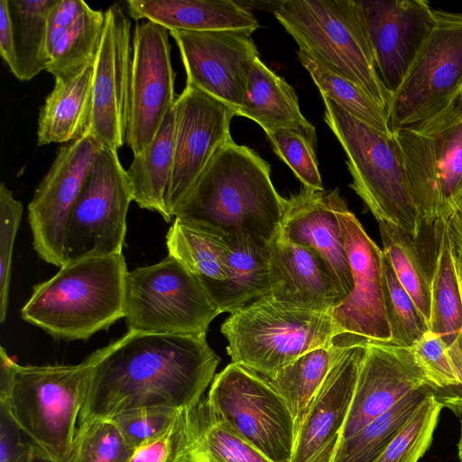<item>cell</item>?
Here are the masks:
<instances>
[{"label": "cell", "mask_w": 462, "mask_h": 462, "mask_svg": "<svg viewBox=\"0 0 462 462\" xmlns=\"http://www.w3.org/2000/svg\"><path fill=\"white\" fill-rule=\"evenodd\" d=\"M92 368L78 426L130 410L197 403L220 358L206 335L127 331L88 356Z\"/></svg>", "instance_id": "obj_1"}, {"label": "cell", "mask_w": 462, "mask_h": 462, "mask_svg": "<svg viewBox=\"0 0 462 462\" xmlns=\"http://www.w3.org/2000/svg\"><path fill=\"white\" fill-rule=\"evenodd\" d=\"M286 204L272 182L269 163L230 139L211 158L174 218L226 235L243 232L268 245Z\"/></svg>", "instance_id": "obj_2"}, {"label": "cell", "mask_w": 462, "mask_h": 462, "mask_svg": "<svg viewBox=\"0 0 462 462\" xmlns=\"http://www.w3.org/2000/svg\"><path fill=\"white\" fill-rule=\"evenodd\" d=\"M76 365H21L0 348V411L44 462H66L91 373Z\"/></svg>", "instance_id": "obj_3"}, {"label": "cell", "mask_w": 462, "mask_h": 462, "mask_svg": "<svg viewBox=\"0 0 462 462\" xmlns=\"http://www.w3.org/2000/svg\"><path fill=\"white\" fill-rule=\"evenodd\" d=\"M127 274L123 254L67 263L32 287L21 318L55 338L87 340L125 317Z\"/></svg>", "instance_id": "obj_4"}, {"label": "cell", "mask_w": 462, "mask_h": 462, "mask_svg": "<svg viewBox=\"0 0 462 462\" xmlns=\"http://www.w3.org/2000/svg\"><path fill=\"white\" fill-rule=\"evenodd\" d=\"M324 120L340 143L352 175L350 187L376 221L417 234L422 223L412 196L405 162L393 134H385L322 97Z\"/></svg>", "instance_id": "obj_5"}, {"label": "cell", "mask_w": 462, "mask_h": 462, "mask_svg": "<svg viewBox=\"0 0 462 462\" xmlns=\"http://www.w3.org/2000/svg\"><path fill=\"white\" fill-rule=\"evenodd\" d=\"M273 14L304 49L356 84L387 112L358 0L275 1Z\"/></svg>", "instance_id": "obj_6"}, {"label": "cell", "mask_w": 462, "mask_h": 462, "mask_svg": "<svg viewBox=\"0 0 462 462\" xmlns=\"http://www.w3.org/2000/svg\"><path fill=\"white\" fill-rule=\"evenodd\" d=\"M221 332L232 363L263 376L344 334L330 313L291 308L270 295L230 313Z\"/></svg>", "instance_id": "obj_7"}, {"label": "cell", "mask_w": 462, "mask_h": 462, "mask_svg": "<svg viewBox=\"0 0 462 462\" xmlns=\"http://www.w3.org/2000/svg\"><path fill=\"white\" fill-rule=\"evenodd\" d=\"M393 134L421 221L447 219L462 201V89L439 112Z\"/></svg>", "instance_id": "obj_8"}, {"label": "cell", "mask_w": 462, "mask_h": 462, "mask_svg": "<svg viewBox=\"0 0 462 462\" xmlns=\"http://www.w3.org/2000/svg\"><path fill=\"white\" fill-rule=\"evenodd\" d=\"M218 314L198 280L171 254L128 272L125 317L128 331L206 335Z\"/></svg>", "instance_id": "obj_9"}, {"label": "cell", "mask_w": 462, "mask_h": 462, "mask_svg": "<svg viewBox=\"0 0 462 462\" xmlns=\"http://www.w3.org/2000/svg\"><path fill=\"white\" fill-rule=\"evenodd\" d=\"M206 399L237 436L272 462L291 461L294 420L264 376L231 363L215 375Z\"/></svg>", "instance_id": "obj_10"}, {"label": "cell", "mask_w": 462, "mask_h": 462, "mask_svg": "<svg viewBox=\"0 0 462 462\" xmlns=\"http://www.w3.org/2000/svg\"><path fill=\"white\" fill-rule=\"evenodd\" d=\"M132 201V187L117 151L102 147L68 220L66 263L90 256L123 254L126 216Z\"/></svg>", "instance_id": "obj_11"}, {"label": "cell", "mask_w": 462, "mask_h": 462, "mask_svg": "<svg viewBox=\"0 0 462 462\" xmlns=\"http://www.w3.org/2000/svg\"><path fill=\"white\" fill-rule=\"evenodd\" d=\"M435 14L433 30L390 97L392 133L439 112L462 89V13L435 9Z\"/></svg>", "instance_id": "obj_12"}, {"label": "cell", "mask_w": 462, "mask_h": 462, "mask_svg": "<svg viewBox=\"0 0 462 462\" xmlns=\"http://www.w3.org/2000/svg\"><path fill=\"white\" fill-rule=\"evenodd\" d=\"M101 148L88 133L61 145L28 204L33 248L59 268L66 263L64 241L70 212Z\"/></svg>", "instance_id": "obj_13"}, {"label": "cell", "mask_w": 462, "mask_h": 462, "mask_svg": "<svg viewBox=\"0 0 462 462\" xmlns=\"http://www.w3.org/2000/svg\"><path fill=\"white\" fill-rule=\"evenodd\" d=\"M334 208L353 279L352 291L331 310L344 334L373 342H390L383 291V250L368 236L337 189Z\"/></svg>", "instance_id": "obj_14"}, {"label": "cell", "mask_w": 462, "mask_h": 462, "mask_svg": "<svg viewBox=\"0 0 462 462\" xmlns=\"http://www.w3.org/2000/svg\"><path fill=\"white\" fill-rule=\"evenodd\" d=\"M236 110L196 88L186 85L174 104L173 168L165 205L174 213L211 158L228 140Z\"/></svg>", "instance_id": "obj_15"}, {"label": "cell", "mask_w": 462, "mask_h": 462, "mask_svg": "<svg viewBox=\"0 0 462 462\" xmlns=\"http://www.w3.org/2000/svg\"><path fill=\"white\" fill-rule=\"evenodd\" d=\"M175 72L168 31L150 21L133 34L130 109L126 143L134 156L142 153L173 107Z\"/></svg>", "instance_id": "obj_16"}, {"label": "cell", "mask_w": 462, "mask_h": 462, "mask_svg": "<svg viewBox=\"0 0 462 462\" xmlns=\"http://www.w3.org/2000/svg\"><path fill=\"white\" fill-rule=\"evenodd\" d=\"M176 42L192 86L236 111L242 106L249 72L259 53L248 30L169 32Z\"/></svg>", "instance_id": "obj_17"}, {"label": "cell", "mask_w": 462, "mask_h": 462, "mask_svg": "<svg viewBox=\"0 0 462 462\" xmlns=\"http://www.w3.org/2000/svg\"><path fill=\"white\" fill-rule=\"evenodd\" d=\"M100 48L93 65L92 115L88 133L105 148L117 151L126 142L133 49L131 22L114 4L105 12Z\"/></svg>", "instance_id": "obj_18"}, {"label": "cell", "mask_w": 462, "mask_h": 462, "mask_svg": "<svg viewBox=\"0 0 462 462\" xmlns=\"http://www.w3.org/2000/svg\"><path fill=\"white\" fill-rule=\"evenodd\" d=\"M376 71L389 97L400 87L436 23L425 0L358 1Z\"/></svg>", "instance_id": "obj_19"}, {"label": "cell", "mask_w": 462, "mask_h": 462, "mask_svg": "<svg viewBox=\"0 0 462 462\" xmlns=\"http://www.w3.org/2000/svg\"><path fill=\"white\" fill-rule=\"evenodd\" d=\"M429 384L410 347L370 341L362 359L343 428L344 441L410 392Z\"/></svg>", "instance_id": "obj_20"}, {"label": "cell", "mask_w": 462, "mask_h": 462, "mask_svg": "<svg viewBox=\"0 0 462 462\" xmlns=\"http://www.w3.org/2000/svg\"><path fill=\"white\" fill-rule=\"evenodd\" d=\"M362 339L335 361L297 431L291 462H330L340 441L366 346Z\"/></svg>", "instance_id": "obj_21"}, {"label": "cell", "mask_w": 462, "mask_h": 462, "mask_svg": "<svg viewBox=\"0 0 462 462\" xmlns=\"http://www.w3.org/2000/svg\"><path fill=\"white\" fill-rule=\"evenodd\" d=\"M267 247L270 296L274 300L291 308L330 313L346 296L332 270L312 249L278 233Z\"/></svg>", "instance_id": "obj_22"}, {"label": "cell", "mask_w": 462, "mask_h": 462, "mask_svg": "<svg viewBox=\"0 0 462 462\" xmlns=\"http://www.w3.org/2000/svg\"><path fill=\"white\" fill-rule=\"evenodd\" d=\"M336 190L305 188L287 199L278 234L315 251L332 270L347 295L353 289V279L334 208Z\"/></svg>", "instance_id": "obj_23"}, {"label": "cell", "mask_w": 462, "mask_h": 462, "mask_svg": "<svg viewBox=\"0 0 462 462\" xmlns=\"http://www.w3.org/2000/svg\"><path fill=\"white\" fill-rule=\"evenodd\" d=\"M105 23V12L91 8L82 0L57 1L48 19L46 68L55 82L93 67Z\"/></svg>", "instance_id": "obj_24"}, {"label": "cell", "mask_w": 462, "mask_h": 462, "mask_svg": "<svg viewBox=\"0 0 462 462\" xmlns=\"http://www.w3.org/2000/svg\"><path fill=\"white\" fill-rule=\"evenodd\" d=\"M383 252L402 285L427 322L430 320L431 282L447 219L422 221L417 234L378 220Z\"/></svg>", "instance_id": "obj_25"}, {"label": "cell", "mask_w": 462, "mask_h": 462, "mask_svg": "<svg viewBox=\"0 0 462 462\" xmlns=\"http://www.w3.org/2000/svg\"><path fill=\"white\" fill-rule=\"evenodd\" d=\"M130 15L152 22L169 32L248 30L259 27L255 16L229 0H128Z\"/></svg>", "instance_id": "obj_26"}, {"label": "cell", "mask_w": 462, "mask_h": 462, "mask_svg": "<svg viewBox=\"0 0 462 462\" xmlns=\"http://www.w3.org/2000/svg\"><path fill=\"white\" fill-rule=\"evenodd\" d=\"M226 236L227 276L207 292L220 313H233L271 293L267 245L243 232Z\"/></svg>", "instance_id": "obj_27"}, {"label": "cell", "mask_w": 462, "mask_h": 462, "mask_svg": "<svg viewBox=\"0 0 462 462\" xmlns=\"http://www.w3.org/2000/svg\"><path fill=\"white\" fill-rule=\"evenodd\" d=\"M93 67L54 88L41 108L38 145L68 143L88 133L92 115Z\"/></svg>", "instance_id": "obj_28"}, {"label": "cell", "mask_w": 462, "mask_h": 462, "mask_svg": "<svg viewBox=\"0 0 462 462\" xmlns=\"http://www.w3.org/2000/svg\"><path fill=\"white\" fill-rule=\"evenodd\" d=\"M362 339L366 338L342 334L330 345L313 349L273 374L264 376L287 403L296 434L335 361L346 347Z\"/></svg>", "instance_id": "obj_29"}, {"label": "cell", "mask_w": 462, "mask_h": 462, "mask_svg": "<svg viewBox=\"0 0 462 462\" xmlns=\"http://www.w3.org/2000/svg\"><path fill=\"white\" fill-rule=\"evenodd\" d=\"M236 115L254 121L266 134L287 127L315 128L303 116L292 87L259 57L252 64L245 100Z\"/></svg>", "instance_id": "obj_30"}, {"label": "cell", "mask_w": 462, "mask_h": 462, "mask_svg": "<svg viewBox=\"0 0 462 462\" xmlns=\"http://www.w3.org/2000/svg\"><path fill=\"white\" fill-rule=\"evenodd\" d=\"M174 106L166 114L153 140L134 159L126 170L134 201L141 208L159 213L171 222L165 198L170 183L174 153Z\"/></svg>", "instance_id": "obj_31"}, {"label": "cell", "mask_w": 462, "mask_h": 462, "mask_svg": "<svg viewBox=\"0 0 462 462\" xmlns=\"http://www.w3.org/2000/svg\"><path fill=\"white\" fill-rule=\"evenodd\" d=\"M168 254L177 259L206 293L226 280L228 241L226 234L174 218L166 235Z\"/></svg>", "instance_id": "obj_32"}, {"label": "cell", "mask_w": 462, "mask_h": 462, "mask_svg": "<svg viewBox=\"0 0 462 462\" xmlns=\"http://www.w3.org/2000/svg\"><path fill=\"white\" fill-rule=\"evenodd\" d=\"M432 394L425 384L399 400L349 439L338 443L330 462H374Z\"/></svg>", "instance_id": "obj_33"}, {"label": "cell", "mask_w": 462, "mask_h": 462, "mask_svg": "<svg viewBox=\"0 0 462 462\" xmlns=\"http://www.w3.org/2000/svg\"><path fill=\"white\" fill-rule=\"evenodd\" d=\"M58 0H7L12 19L15 68L20 80H30L46 70L49 14Z\"/></svg>", "instance_id": "obj_34"}, {"label": "cell", "mask_w": 462, "mask_h": 462, "mask_svg": "<svg viewBox=\"0 0 462 462\" xmlns=\"http://www.w3.org/2000/svg\"><path fill=\"white\" fill-rule=\"evenodd\" d=\"M430 331L450 346L462 331V291L454 243L445 228L431 282Z\"/></svg>", "instance_id": "obj_35"}, {"label": "cell", "mask_w": 462, "mask_h": 462, "mask_svg": "<svg viewBox=\"0 0 462 462\" xmlns=\"http://www.w3.org/2000/svg\"><path fill=\"white\" fill-rule=\"evenodd\" d=\"M298 57L322 97L334 101L350 115L374 129L385 134H393L386 110L374 103L356 84L307 50L299 49Z\"/></svg>", "instance_id": "obj_36"}, {"label": "cell", "mask_w": 462, "mask_h": 462, "mask_svg": "<svg viewBox=\"0 0 462 462\" xmlns=\"http://www.w3.org/2000/svg\"><path fill=\"white\" fill-rule=\"evenodd\" d=\"M383 291L384 310L391 331L390 343L410 347L430 330L429 323L398 280L383 252Z\"/></svg>", "instance_id": "obj_37"}, {"label": "cell", "mask_w": 462, "mask_h": 462, "mask_svg": "<svg viewBox=\"0 0 462 462\" xmlns=\"http://www.w3.org/2000/svg\"><path fill=\"white\" fill-rule=\"evenodd\" d=\"M135 448L112 420L78 426L66 462H128Z\"/></svg>", "instance_id": "obj_38"}, {"label": "cell", "mask_w": 462, "mask_h": 462, "mask_svg": "<svg viewBox=\"0 0 462 462\" xmlns=\"http://www.w3.org/2000/svg\"><path fill=\"white\" fill-rule=\"evenodd\" d=\"M274 152L306 189L323 190L316 157L315 128L287 127L266 134Z\"/></svg>", "instance_id": "obj_39"}, {"label": "cell", "mask_w": 462, "mask_h": 462, "mask_svg": "<svg viewBox=\"0 0 462 462\" xmlns=\"http://www.w3.org/2000/svg\"><path fill=\"white\" fill-rule=\"evenodd\" d=\"M441 409L431 394L374 462H419L432 442Z\"/></svg>", "instance_id": "obj_40"}, {"label": "cell", "mask_w": 462, "mask_h": 462, "mask_svg": "<svg viewBox=\"0 0 462 462\" xmlns=\"http://www.w3.org/2000/svg\"><path fill=\"white\" fill-rule=\"evenodd\" d=\"M165 462H234L206 433L192 405L178 411Z\"/></svg>", "instance_id": "obj_41"}, {"label": "cell", "mask_w": 462, "mask_h": 462, "mask_svg": "<svg viewBox=\"0 0 462 462\" xmlns=\"http://www.w3.org/2000/svg\"><path fill=\"white\" fill-rule=\"evenodd\" d=\"M23 203L14 198L13 191L0 185V322L7 317L12 258L15 236L19 228Z\"/></svg>", "instance_id": "obj_42"}, {"label": "cell", "mask_w": 462, "mask_h": 462, "mask_svg": "<svg viewBox=\"0 0 462 462\" xmlns=\"http://www.w3.org/2000/svg\"><path fill=\"white\" fill-rule=\"evenodd\" d=\"M180 410L142 408L123 411L112 420L135 449L162 435L172 425Z\"/></svg>", "instance_id": "obj_43"}, {"label": "cell", "mask_w": 462, "mask_h": 462, "mask_svg": "<svg viewBox=\"0 0 462 462\" xmlns=\"http://www.w3.org/2000/svg\"><path fill=\"white\" fill-rule=\"evenodd\" d=\"M413 357L432 388L458 384L448 346L430 330L410 346Z\"/></svg>", "instance_id": "obj_44"}, {"label": "cell", "mask_w": 462, "mask_h": 462, "mask_svg": "<svg viewBox=\"0 0 462 462\" xmlns=\"http://www.w3.org/2000/svg\"><path fill=\"white\" fill-rule=\"evenodd\" d=\"M37 457L31 442L1 411L0 462H33Z\"/></svg>", "instance_id": "obj_45"}, {"label": "cell", "mask_w": 462, "mask_h": 462, "mask_svg": "<svg viewBox=\"0 0 462 462\" xmlns=\"http://www.w3.org/2000/svg\"><path fill=\"white\" fill-rule=\"evenodd\" d=\"M448 353L459 383L443 388H432V396L442 408H448L456 415L462 416V331L448 346Z\"/></svg>", "instance_id": "obj_46"}, {"label": "cell", "mask_w": 462, "mask_h": 462, "mask_svg": "<svg viewBox=\"0 0 462 462\" xmlns=\"http://www.w3.org/2000/svg\"><path fill=\"white\" fill-rule=\"evenodd\" d=\"M172 434L173 423L162 435L137 448L128 462H165L171 450Z\"/></svg>", "instance_id": "obj_47"}, {"label": "cell", "mask_w": 462, "mask_h": 462, "mask_svg": "<svg viewBox=\"0 0 462 462\" xmlns=\"http://www.w3.org/2000/svg\"><path fill=\"white\" fill-rule=\"evenodd\" d=\"M0 53L13 73L15 68V50L12 19L7 0L0 2Z\"/></svg>", "instance_id": "obj_48"}, {"label": "cell", "mask_w": 462, "mask_h": 462, "mask_svg": "<svg viewBox=\"0 0 462 462\" xmlns=\"http://www.w3.org/2000/svg\"><path fill=\"white\" fill-rule=\"evenodd\" d=\"M447 223L453 242L462 248V201L447 218Z\"/></svg>", "instance_id": "obj_49"}, {"label": "cell", "mask_w": 462, "mask_h": 462, "mask_svg": "<svg viewBox=\"0 0 462 462\" xmlns=\"http://www.w3.org/2000/svg\"><path fill=\"white\" fill-rule=\"evenodd\" d=\"M454 243V242H453ZM455 260L462 291V248L454 243Z\"/></svg>", "instance_id": "obj_50"}, {"label": "cell", "mask_w": 462, "mask_h": 462, "mask_svg": "<svg viewBox=\"0 0 462 462\" xmlns=\"http://www.w3.org/2000/svg\"><path fill=\"white\" fill-rule=\"evenodd\" d=\"M457 452H458V458L459 461L462 462V422H461V429H460V437L457 443Z\"/></svg>", "instance_id": "obj_51"}]
</instances>
